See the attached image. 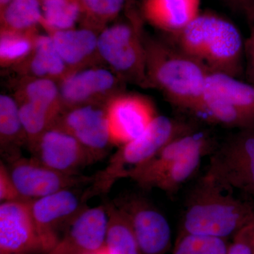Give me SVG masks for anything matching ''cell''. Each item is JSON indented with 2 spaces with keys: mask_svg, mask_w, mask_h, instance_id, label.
<instances>
[{
  "mask_svg": "<svg viewBox=\"0 0 254 254\" xmlns=\"http://www.w3.org/2000/svg\"><path fill=\"white\" fill-rule=\"evenodd\" d=\"M108 227L105 248L109 254H141L134 232L126 215L113 202L105 203Z\"/></svg>",
  "mask_w": 254,
  "mask_h": 254,
  "instance_id": "22",
  "label": "cell"
},
{
  "mask_svg": "<svg viewBox=\"0 0 254 254\" xmlns=\"http://www.w3.org/2000/svg\"><path fill=\"white\" fill-rule=\"evenodd\" d=\"M18 105L21 124L29 147L36 143L47 130L54 126L62 113L33 102L23 101Z\"/></svg>",
  "mask_w": 254,
  "mask_h": 254,
  "instance_id": "25",
  "label": "cell"
},
{
  "mask_svg": "<svg viewBox=\"0 0 254 254\" xmlns=\"http://www.w3.org/2000/svg\"><path fill=\"white\" fill-rule=\"evenodd\" d=\"M250 26V35L245 40V67L250 83L254 84V26Z\"/></svg>",
  "mask_w": 254,
  "mask_h": 254,
  "instance_id": "33",
  "label": "cell"
},
{
  "mask_svg": "<svg viewBox=\"0 0 254 254\" xmlns=\"http://www.w3.org/2000/svg\"><path fill=\"white\" fill-rule=\"evenodd\" d=\"M234 9L243 11L246 15L254 9V0H225Z\"/></svg>",
  "mask_w": 254,
  "mask_h": 254,
  "instance_id": "34",
  "label": "cell"
},
{
  "mask_svg": "<svg viewBox=\"0 0 254 254\" xmlns=\"http://www.w3.org/2000/svg\"><path fill=\"white\" fill-rule=\"evenodd\" d=\"M33 32H18L1 29L0 38V59L2 65L23 61L30 56L34 48Z\"/></svg>",
  "mask_w": 254,
  "mask_h": 254,
  "instance_id": "27",
  "label": "cell"
},
{
  "mask_svg": "<svg viewBox=\"0 0 254 254\" xmlns=\"http://www.w3.org/2000/svg\"><path fill=\"white\" fill-rule=\"evenodd\" d=\"M120 79L114 71L99 67L85 68L66 74L60 88L64 108L99 105L97 103L105 95L115 93Z\"/></svg>",
  "mask_w": 254,
  "mask_h": 254,
  "instance_id": "15",
  "label": "cell"
},
{
  "mask_svg": "<svg viewBox=\"0 0 254 254\" xmlns=\"http://www.w3.org/2000/svg\"><path fill=\"white\" fill-rule=\"evenodd\" d=\"M0 141L1 154L8 163L21 156L18 148L27 142L18 102L6 95L0 96Z\"/></svg>",
  "mask_w": 254,
  "mask_h": 254,
  "instance_id": "21",
  "label": "cell"
},
{
  "mask_svg": "<svg viewBox=\"0 0 254 254\" xmlns=\"http://www.w3.org/2000/svg\"><path fill=\"white\" fill-rule=\"evenodd\" d=\"M55 125L79 142L93 163L104 158L113 145L105 106L86 105L69 108L60 115Z\"/></svg>",
  "mask_w": 254,
  "mask_h": 254,
  "instance_id": "11",
  "label": "cell"
},
{
  "mask_svg": "<svg viewBox=\"0 0 254 254\" xmlns=\"http://www.w3.org/2000/svg\"><path fill=\"white\" fill-rule=\"evenodd\" d=\"M32 74L38 78H64L67 66L55 48L50 35H38L29 63Z\"/></svg>",
  "mask_w": 254,
  "mask_h": 254,
  "instance_id": "23",
  "label": "cell"
},
{
  "mask_svg": "<svg viewBox=\"0 0 254 254\" xmlns=\"http://www.w3.org/2000/svg\"><path fill=\"white\" fill-rule=\"evenodd\" d=\"M82 16L91 24H104L120 14L127 0H79Z\"/></svg>",
  "mask_w": 254,
  "mask_h": 254,
  "instance_id": "30",
  "label": "cell"
},
{
  "mask_svg": "<svg viewBox=\"0 0 254 254\" xmlns=\"http://www.w3.org/2000/svg\"><path fill=\"white\" fill-rule=\"evenodd\" d=\"M247 16L250 21V26H254V9H252Z\"/></svg>",
  "mask_w": 254,
  "mask_h": 254,
  "instance_id": "35",
  "label": "cell"
},
{
  "mask_svg": "<svg viewBox=\"0 0 254 254\" xmlns=\"http://www.w3.org/2000/svg\"><path fill=\"white\" fill-rule=\"evenodd\" d=\"M141 11L152 26L173 36L200 14V0H143Z\"/></svg>",
  "mask_w": 254,
  "mask_h": 254,
  "instance_id": "16",
  "label": "cell"
},
{
  "mask_svg": "<svg viewBox=\"0 0 254 254\" xmlns=\"http://www.w3.org/2000/svg\"><path fill=\"white\" fill-rule=\"evenodd\" d=\"M203 177L227 191L254 196V128L240 129L215 148Z\"/></svg>",
  "mask_w": 254,
  "mask_h": 254,
  "instance_id": "6",
  "label": "cell"
},
{
  "mask_svg": "<svg viewBox=\"0 0 254 254\" xmlns=\"http://www.w3.org/2000/svg\"><path fill=\"white\" fill-rule=\"evenodd\" d=\"M148 86L163 92L172 104L195 115L210 71L171 43L144 37Z\"/></svg>",
  "mask_w": 254,
  "mask_h": 254,
  "instance_id": "1",
  "label": "cell"
},
{
  "mask_svg": "<svg viewBox=\"0 0 254 254\" xmlns=\"http://www.w3.org/2000/svg\"><path fill=\"white\" fill-rule=\"evenodd\" d=\"M144 37L141 19L133 12L100 32L98 53L121 79L148 86Z\"/></svg>",
  "mask_w": 254,
  "mask_h": 254,
  "instance_id": "5",
  "label": "cell"
},
{
  "mask_svg": "<svg viewBox=\"0 0 254 254\" xmlns=\"http://www.w3.org/2000/svg\"><path fill=\"white\" fill-rule=\"evenodd\" d=\"M41 1H44V0H41Z\"/></svg>",
  "mask_w": 254,
  "mask_h": 254,
  "instance_id": "39",
  "label": "cell"
},
{
  "mask_svg": "<svg viewBox=\"0 0 254 254\" xmlns=\"http://www.w3.org/2000/svg\"><path fill=\"white\" fill-rule=\"evenodd\" d=\"M180 234L227 240L254 220V203L204 177L189 193Z\"/></svg>",
  "mask_w": 254,
  "mask_h": 254,
  "instance_id": "3",
  "label": "cell"
},
{
  "mask_svg": "<svg viewBox=\"0 0 254 254\" xmlns=\"http://www.w3.org/2000/svg\"><path fill=\"white\" fill-rule=\"evenodd\" d=\"M227 254H254V220L234 235Z\"/></svg>",
  "mask_w": 254,
  "mask_h": 254,
  "instance_id": "31",
  "label": "cell"
},
{
  "mask_svg": "<svg viewBox=\"0 0 254 254\" xmlns=\"http://www.w3.org/2000/svg\"><path fill=\"white\" fill-rule=\"evenodd\" d=\"M113 203L131 224L141 254L168 253L172 247L170 223L149 200L136 193H128Z\"/></svg>",
  "mask_w": 254,
  "mask_h": 254,
  "instance_id": "7",
  "label": "cell"
},
{
  "mask_svg": "<svg viewBox=\"0 0 254 254\" xmlns=\"http://www.w3.org/2000/svg\"><path fill=\"white\" fill-rule=\"evenodd\" d=\"M172 44L199 62L210 73L240 78L245 69V40L234 23L218 15L200 14L176 34Z\"/></svg>",
  "mask_w": 254,
  "mask_h": 254,
  "instance_id": "2",
  "label": "cell"
},
{
  "mask_svg": "<svg viewBox=\"0 0 254 254\" xmlns=\"http://www.w3.org/2000/svg\"><path fill=\"white\" fill-rule=\"evenodd\" d=\"M227 240L180 234L172 254H227Z\"/></svg>",
  "mask_w": 254,
  "mask_h": 254,
  "instance_id": "29",
  "label": "cell"
},
{
  "mask_svg": "<svg viewBox=\"0 0 254 254\" xmlns=\"http://www.w3.org/2000/svg\"><path fill=\"white\" fill-rule=\"evenodd\" d=\"M108 213L105 205L85 208L48 254H94L105 247Z\"/></svg>",
  "mask_w": 254,
  "mask_h": 254,
  "instance_id": "14",
  "label": "cell"
},
{
  "mask_svg": "<svg viewBox=\"0 0 254 254\" xmlns=\"http://www.w3.org/2000/svg\"><path fill=\"white\" fill-rule=\"evenodd\" d=\"M0 200L4 202L29 201L23 198L15 185L7 166L1 161L0 164Z\"/></svg>",
  "mask_w": 254,
  "mask_h": 254,
  "instance_id": "32",
  "label": "cell"
},
{
  "mask_svg": "<svg viewBox=\"0 0 254 254\" xmlns=\"http://www.w3.org/2000/svg\"></svg>",
  "mask_w": 254,
  "mask_h": 254,
  "instance_id": "38",
  "label": "cell"
},
{
  "mask_svg": "<svg viewBox=\"0 0 254 254\" xmlns=\"http://www.w3.org/2000/svg\"><path fill=\"white\" fill-rule=\"evenodd\" d=\"M94 254H109L108 252H107L106 249L105 248V247L102 249L101 250H100L99 252H96V253Z\"/></svg>",
  "mask_w": 254,
  "mask_h": 254,
  "instance_id": "37",
  "label": "cell"
},
{
  "mask_svg": "<svg viewBox=\"0 0 254 254\" xmlns=\"http://www.w3.org/2000/svg\"><path fill=\"white\" fill-rule=\"evenodd\" d=\"M46 254L28 201L0 205V254Z\"/></svg>",
  "mask_w": 254,
  "mask_h": 254,
  "instance_id": "12",
  "label": "cell"
},
{
  "mask_svg": "<svg viewBox=\"0 0 254 254\" xmlns=\"http://www.w3.org/2000/svg\"><path fill=\"white\" fill-rule=\"evenodd\" d=\"M21 95V102L39 103L63 113L60 89L51 78L36 77L31 80L23 87Z\"/></svg>",
  "mask_w": 254,
  "mask_h": 254,
  "instance_id": "28",
  "label": "cell"
},
{
  "mask_svg": "<svg viewBox=\"0 0 254 254\" xmlns=\"http://www.w3.org/2000/svg\"><path fill=\"white\" fill-rule=\"evenodd\" d=\"M105 108L112 143L120 147L140 136L158 115L148 98L134 93H117Z\"/></svg>",
  "mask_w": 254,
  "mask_h": 254,
  "instance_id": "9",
  "label": "cell"
},
{
  "mask_svg": "<svg viewBox=\"0 0 254 254\" xmlns=\"http://www.w3.org/2000/svg\"><path fill=\"white\" fill-rule=\"evenodd\" d=\"M210 138L203 132L196 131L179 137L170 142L148 163L131 171L127 178L131 179L144 190H150L153 182L164 170L190 150Z\"/></svg>",
  "mask_w": 254,
  "mask_h": 254,
  "instance_id": "17",
  "label": "cell"
},
{
  "mask_svg": "<svg viewBox=\"0 0 254 254\" xmlns=\"http://www.w3.org/2000/svg\"><path fill=\"white\" fill-rule=\"evenodd\" d=\"M8 170L20 194L31 200L91 184L93 177L66 175L48 168L33 158L19 156L9 162Z\"/></svg>",
  "mask_w": 254,
  "mask_h": 254,
  "instance_id": "8",
  "label": "cell"
},
{
  "mask_svg": "<svg viewBox=\"0 0 254 254\" xmlns=\"http://www.w3.org/2000/svg\"><path fill=\"white\" fill-rule=\"evenodd\" d=\"M29 148L33 158L66 175H79L80 170L93 163L79 142L56 125L47 130Z\"/></svg>",
  "mask_w": 254,
  "mask_h": 254,
  "instance_id": "13",
  "label": "cell"
},
{
  "mask_svg": "<svg viewBox=\"0 0 254 254\" xmlns=\"http://www.w3.org/2000/svg\"><path fill=\"white\" fill-rule=\"evenodd\" d=\"M49 35L67 67L79 66L98 53V35L90 28L53 31Z\"/></svg>",
  "mask_w": 254,
  "mask_h": 254,
  "instance_id": "18",
  "label": "cell"
},
{
  "mask_svg": "<svg viewBox=\"0 0 254 254\" xmlns=\"http://www.w3.org/2000/svg\"><path fill=\"white\" fill-rule=\"evenodd\" d=\"M195 131L190 123L158 115L140 136L120 146L105 168L93 175L83 200L108 193L118 180L148 163L170 142Z\"/></svg>",
  "mask_w": 254,
  "mask_h": 254,
  "instance_id": "4",
  "label": "cell"
},
{
  "mask_svg": "<svg viewBox=\"0 0 254 254\" xmlns=\"http://www.w3.org/2000/svg\"><path fill=\"white\" fill-rule=\"evenodd\" d=\"M205 93L230 103L254 120V84L220 73H210Z\"/></svg>",
  "mask_w": 254,
  "mask_h": 254,
  "instance_id": "20",
  "label": "cell"
},
{
  "mask_svg": "<svg viewBox=\"0 0 254 254\" xmlns=\"http://www.w3.org/2000/svg\"><path fill=\"white\" fill-rule=\"evenodd\" d=\"M84 203L82 195L76 194L74 189L60 190L28 201L32 217L44 242L46 254L58 243L60 232H64L73 219L86 208Z\"/></svg>",
  "mask_w": 254,
  "mask_h": 254,
  "instance_id": "10",
  "label": "cell"
},
{
  "mask_svg": "<svg viewBox=\"0 0 254 254\" xmlns=\"http://www.w3.org/2000/svg\"><path fill=\"white\" fill-rule=\"evenodd\" d=\"M41 4L42 25L50 33L74 28L82 16L79 0H44Z\"/></svg>",
  "mask_w": 254,
  "mask_h": 254,
  "instance_id": "26",
  "label": "cell"
},
{
  "mask_svg": "<svg viewBox=\"0 0 254 254\" xmlns=\"http://www.w3.org/2000/svg\"><path fill=\"white\" fill-rule=\"evenodd\" d=\"M213 141L208 139L179 158L160 174L152 185L170 195H174L184 184L190 180L199 168L202 160L208 153H213Z\"/></svg>",
  "mask_w": 254,
  "mask_h": 254,
  "instance_id": "19",
  "label": "cell"
},
{
  "mask_svg": "<svg viewBox=\"0 0 254 254\" xmlns=\"http://www.w3.org/2000/svg\"><path fill=\"white\" fill-rule=\"evenodd\" d=\"M1 29L33 32L43 23L41 0H11L1 12Z\"/></svg>",
  "mask_w": 254,
  "mask_h": 254,
  "instance_id": "24",
  "label": "cell"
},
{
  "mask_svg": "<svg viewBox=\"0 0 254 254\" xmlns=\"http://www.w3.org/2000/svg\"><path fill=\"white\" fill-rule=\"evenodd\" d=\"M11 0H0V9L1 12L8 6V4L11 2Z\"/></svg>",
  "mask_w": 254,
  "mask_h": 254,
  "instance_id": "36",
  "label": "cell"
}]
</instances>
